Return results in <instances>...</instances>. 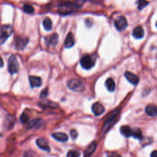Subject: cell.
<instances>
[{
	"label": "cell",
	"mask_w": 157,
	"mask_h": 157,
	"mask_svg": "<svg viewBox=\"0 0 157 157\" xmlns=\"http://www.w3.org/2000/svg\"><path fill=\"white\" fill-rule=\"evenodd\" d=\"M48 93H49V92H48V90H47V89H44V90L41 92V94H40V98H42V99L46 98V97H47V95H48Z\"/></svg>",
	"instance_id": "cell-29"
},
{
	"label": "cell",
	"mask_w": 157,
	"mask_h": 157,
	"mask_svg": "<svg viewBox=\"0 0 157 157\" xmlns=\"http://www.w3.org/2000/svg\"><path fill=\"white\" fill-rule=\"evenodd\" d=\"M4 66V62L2 58L0 57V68H2Z\"/></svg>",
	"instance_id": "cell-33"
},
{
	"label": "cell",
	"mask_w": 157,
	"mask_h": 157,
	"mask_svg": "<svg viewBox=\"0 0 157 157\" xmlns=\"http://www.w3.org/2000/svg\"><path fill=\"white\" fill-rule=\"evenodd\" d=\"M20 121L22 123H27L28 120H29V117L28 115L25 114V113H23L21 116H20Z\"/></svg>",
	"instance_id": "cell-28"
},
{
	"label": "cell",
	"mask_w": 157,
	"mask_h": 157,
	"mask_svg": "<svg viewBox=\"0 0 157 157\" xmlns=\"http://www.w3.org/2000/svg\"><path fill=\"white\" fill-rule=\"evenodd\" d=\"M76 6L71 3H64L58 6V13L61 15H68L75 11Z\"/></svg>",
	"instance_id": "cell-4"
},
{
	"label": "cell",
	"mask_w": 157,
	"mask_h": 157,
	"mask_svg": "<svg viewBox=\"0 0 157 157\" xmlns=\"http://www.w3.org/2000/svg\"><path fill=\"white\" fill-rule=\"evenodd\" d=\"M148 4L146 0H137V8L139 11L142 10Z\"/></svg>",
	"instance_id": "cell-27"
},
{
	"label": "cell",
	"mask_w": 157,
	"mask_h": 157,
	"mask_svg": "<svg viewBox=\"0 0 157 157\" xmlns=\"http://www.w3.org/2000/svg\"><path fill=\"white\" fill-rule=\"evenodd\" d=\"M115 27L119 31H123L128 27V22L126 19L123 16L118 17L114 22Z\"/></svg>",
	"instance_id": "cell-8"
},
{
	"label": "cell",
	"mask_w": 157,
	"mask_h": 157,
	"mask_svg": "<svg viewBox=\"0 0 157 157\" xmlns=\"http://www.w3.org/2000/svg\"><path fill=\"white\" fill-rule=\"evenodd\" d=\"M120 111L119 109L114 110L109 115H108L103 127V131L104 133L107 132L115 123L117 117L119 114Z\"/></svg>",
	"instance_id": "cell-1"
},
{
	"label": "cell",
	"mask_w": 157,
	"mask_h": 157,
	"mask_svg": "<svg viewBox=\"0 0 157 157\" xmlns=\"http://www.w3.org/2000/svg\"><path fill=\"white\" fill-rule=\"evenodd\" d=\"M13 33V28L10 25H3L0 27V46L2 45Z\"/></svg>",
	"instance_id": "cell-2"
},
{
	"label": "cell",
	"mask_w": 157,
	"mask_h": 157,
	"mask_svg": "<svg viewBox=\"0 0 157 157\" xmlns=\"http://www.w3.org/2000/svg\"><path fill=\"white\" fill-rule=\"evenodd\" d=\"M92 111L96 116H99L104 113V108L101 103H96L92 106Z\"/></svg>",
	"instance_id": "cell-10"
},
{
	"label": "cell",
	"mask_w": 157,
	"mask_h": 157,
	"mask_svg": "<svg viewBox=\"0 0 157 157\" xmlns=\"http://www.w3.org/2000/svg\"><path fill=\"white\" fill-rule=\"evenodd\" d=\"M105 86H106L107 89L108 90V91L112 92L115 90V82H114V80L112 79V78H108V79L106 81Z\"/></svg>",
	"instance_id": "cell-20"
},
{
	"label": "cell",
	"mask_w": 157,
	"mask_h": 157,
	"mask_svg": "<svg viewBox=\"0 0 157 157\" xmlns=\"http://www.w3.org/2000/svg\"><path fill=\"white\" fill-rule=\"evenodd\" d=\"M81 153L77 150H71L67 153V157H79Z\"/></svg>",
	"instance_id": "cell-25"
},
{
	"label": "cell",
	"mask_w": 157,
	"mask_h": 157,
	"mask_svg": "<svg viewBox=\"0 0 157 157\" xmlns=\"http://www.w3.org/2000/svg\"><path fill=\"white\" fill-rule=\"evenodd\" d=\"M52 136L55 139L60 142H65L68 140V135L63 133H60V132L55 133H53Z\"/></svg>",
	"instance_id": "cell-13"
},
{
	"label": "cell",
	"mask_w": 157,
	"mask_h": 157,
	"mask_svg": "<svg viewBox=\"0 0 157 157\" xmlns=\"http://www.w3.org/2000/svg\"><path fill=\"white\" fill-rule=\"evenodd\" d=\"M36 143L37 144V145L38 146V147H39L41 149L47 151V152H49L50 151V147L48 145L47 142L46 141L45 139H44L43 138H39L36 140Z\"/></svg>",
	"instance_id": "cell-12"
},
{
	"label": "cell",
	"mask_w": 157,
	"mask_h": 157,
	"mask_svg": "<svg viewBox=\"0 0 157 157\" xmlns=\"http://www.w3.org/2000/svg\"><path fill=\"white\" fill-rule=\"evenodd\" d=\"M68 87L72 91L75 92H83L85 89L83 82L76 78H72L68 82Z\"/></svg>",
	"instance_id": "cell-3"
},
{
	"label": "cell",
	"mask_w": 157,
	"mask_h": 157,
	"mask_svg": "<svg viewBox=\"0 0 157 157\" xmlns=\"http://www.w3.org/2000/svg\"><path fill=\"white\" fill-rule=\"evenodd\" d=\"M133 36L136 39H141L144 36V31L141 26L136 27L133 31Z\"/></svg>",
	"instance_id": "cell-15"
},
{
	"label": "cell",
	"mask_w": 157,
	"mask_h": 157,
	"mask_svg": "<svg viewBox=\"0 0 157 157\" xmlns=\"http://www.w3.org/2000/svg\"><path fill=\"white\" fill-rule=\"evenodd\" d=\"M70 133H71V136L72 139H75L77 138L78 134H77V132L76 130H72L71 131Z\"/></svg>",
	"instance_id": "cell-30"
},
{
	"label": "cell",
	"mask_w": 157,
	"mask_h": 157,
	"mask_svg": "<svg viewBox=\"0 0 157 157\" xmlns=\"http://www.w3.org/2000/svg\"><path fill=\"white\" fill-rule=\"evenodd\" d=\"M64 47L66 48H71L74 44V38L72 33H68L67 35L65 41H64Z\"/></svg>",
	"instance_id": "cell-16"
},
{
	"label": "cell",
	"mask_w": 157,
	"mask_h": 157,
	"mask_svg": "<svg viewBox=\"0 0 157 157\" xmlns=\"http://www.w3.org/2000/svg\"><path fill=\"white\" fill-rule=\"evenodd\" d=\"M97 146V144L96 141H93L86 148L84 152V157H89L95 150Z\"/></svg>",
	"instance_id": "cell-14"
},
{
	"label": "cell",
	"mask_w": 157,
	"mask_h": 157,
	"mask_svg": "<svg viewBox=\"0 0 157 157\" xmlns=\"http://www.w3.org/2000/svg\"><path fill=\"white\" fill-rule=\"evenodd\" d=\"M42 24H43V27L46 30L50 31L52 30V20L49 17H46L44 19V20H43Z\"/></svg>",
	"instance_id": "cell-23"
},
{
	"label": "cell",
	"mask_w": 157,
	"mask_h": 157,
	"mask_svg": "<svg viewBox=\"0 0 157 157\" xmlns=\"http://www.w3.org/2000/svg\"><path fill=\"white\" fill-rule=\"evenodd\" d=\"M39 104L41 107H42L44 108H52V109H56V108H58V104H56L55 103L52 102L50 101H48V100H45V101H41L39 103Z\"/></svg>",
	"instance_id": "cell-18"
},
{
	"label": "cell",
	"mask_w": 157,
	"mask_h": 157,
	"mask_svg": "<svg viewBox=\"0 0 157 157\" xmlns=\"http://www.w3.org/2000/svg\"><path fill=\"white\" fill-rule=\"evenodd\" d=\"M29 81H30V86L31 88L39 87L42 84L41 78L39 77L30 76Z\"/></svg>",
	"instance_id": "cell-11"
},
{
	"label": "cell",
	"mask_w": 157,
	"mask_h": 157,
	"mask_svg": "<svg viewBox=\"0 0 157 157\" xmlns=\"http://www.w3.org/2000/svg\"><path fill=\"white\" fill-rule=\"evenodd\" d=\"M46 41H47V44L49 45H52L53 46H56L58 42V35L57 33H53L51 36H50Z\"/></svg>",
	"instance_id": "cell-19"
},
{
	"label": "cell",
	"mask_w": 157,
	"mask_h": 157,
	"mask_svg": "<svg viewBox=\"0 0 157 157\" xmlns=\"http://www.w3.org/2000/svg\"><path fill=\"white\" fill-rule=\"evenodd\" d=\"M81 64L84 69L89 70L94 66L95 61L90 55H86L81 58Z\"/></svg>",
	"instance_id": "cell-6"
},
{
	"label": "cell",
	"mask_w": 157,
	"mask_h": 157,
	"mask_svg": "<svg viewBox=\"0 0 157 157\" xmlns=\"http://www.w3.org/2000/svg\"><path fill=\"white\" fill-rule=\"evenodd\" d=\"M23 10L25 13L28 14H33L35 12V9L33 8V7L29 5H25L23 7Z\"/></svg>",
	"instance_id": "cell-26"
},
{
	"label": "cell",
	"mask_w": 157,
	"mask_h": 157,
	"mask_svg": "<svg viewBox=\"0 0 157 157\" xmlns=\"http://www.w3.org/2000/svg\"><path fill=\"white\" fill-rule=\"evenodd\" d=\"M146 113L151 117H157V106L155 105H148L145 108Z\"/></svg>",
	"instance_id": "cell-17"
},
{
	"label": "cell",
	"mask_w": 157,
	"mask_h": 157,
	"mask_svg": "<svg viewBox=\"0 0 157 157\" xmlns=\"http://www.w3.org/2000/svg\"><path fill=\"white\" fill-rule=\"evenodd\" d=\"M150 156L151 157H157V150H155V151L152 152Z\"/></svg>",
	"instance_id": "cell-32"
},
{
	"label": "cell",
	"mask_w": 157,
	"mask_h": 157,
	"mask_svg": "<svg viewBox=\"0 0 157 157\" xmlns=\"http://www.w3.org/2000/svg\"><path fill=\"white\" fill-rule=\"evenodd\" d=\"M120 133L122 135L125 136L126 137H129L131 136V133H132V129H131L128 126H122L120 128Z\"/></svg>",
	"instance_id": "cell-21"
},
{
	"label": "cell",
	"mask_w": 157,
	"mask_h": 157,
	"mask_svg": "<svg viewBox=\"0 0 157 157\" xmlns=\"http://www.w3.org/2000/svg\"><path fill=\"white\" fill-rule=\"evenodd\" d=\"M28 157H31V156H28Z\"/></svg>",
	"instance_id": "cell-35"
},
{
	"label": "cell",
	"mask_w": 157,
	"mask_h": 157,
	"mask_svg": "<svg viewBox=\"0 0 157 157\" xmlns=\"http://www.w3.org/2000/svg\"><path fill=\"white\" fill-rule=\"evenodd\" d=\"M131 136L134 137V138L138 139L139 140H141L142 139V133L140 129L139 128H133L132 129V133H131Z\"/></svg>",
	"instance_id": "cell-24"
},
{
	"label": "cell",
	"mask_w": 157,
	"mask_h": 157,
	"mask_svg": "<svg viewBox=\"0 0 157 157\" xmlns=\"http://www.w3.org/2000/svg\"><path fill=\"white\" fill-rule=\"evenodd\" d=\"M42 123V120L41 119H35L33 120L32 121L30 122L27 126V129H32L36 127H38L39 125H41Z\"/></svg>",
	"instance_id": "cell-22"
},
{
	"label": "cell",
	"mask_w": 157,
	"mask_h": 157,
	"mask_svg": "<svg viewBox=\"0 0 157 157\" xmlns=\"http://www.w3.org/2000/svg\"><path fill=\"white\" fill-rule=\"evenodd\" d=\"M29 42V39L26 36H19L16 38V47L19 50H23Z\"/></svg>",
	"instance_id": "cell-7"
},
{
	"label": "cell",
	"mask_w": 157,
	"mask_h": 157,
	"mask_svg": "<svg viewBox=\"0 0 157 157\" xmlns=\"http://www.w3.org/2000/svg\"><path fill=\"white\" fill-rule=\"evenodd\" d=\"M19 69V64L17 57L14 55H12L8 60V70L9 73L14 74L17 73Z\"/></svg>",
	"instance_id": "cell-5"
},
{
	"label": "cell",
	"mask_w": 157,
	"mask_h": 157,
	"mask_svg": "<svg viewBox=\"0 0 157 157\" xmlns=\"http://www.w3.org/2000/svg\"><path fill=\"white\" fill-rule=\"evenodd\" d=\"M107 157H122V156L115 152H110L108 153Z\"/></svg>",
	"instance_id": "cell-31"
},
{
	"label": "cell",
	"mask_w": 157,
	"mask_h": 157,
	"mask_svg": "<svg viewBox=\"0 0 157 157\" xmlns=\"http://www.w3.org/2000/svg\"><path fill=\"white\" fill-rule=\"evenodd\" d=\"M156 27H157V22H156Z\"/></svg>",
	"instance_id": "cell-34"
},
{
	"label": "cell",
	"mask_w": 157,
	"mask_h": 157,
	"mask_svg": "<svg viewBox=\"0 0 157 157\" xmlns=\"http://www.w3.org/2000/svg\"><path fill=\"white\" fill-rule=\"evenodd\" d=\"M124 75H125V78L128 81V82H130L133 85L136 86L138 84L139 78L138 76L136 75V74H134L131 72L126 71L125 72Z\"/></svg>",
	"instance_id": "cell-9"
}]
</instances>
